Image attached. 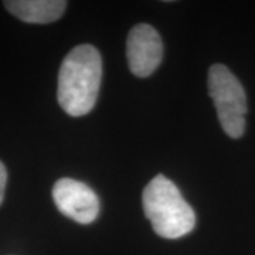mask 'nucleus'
<instances>
[{"mask_svg":"<svg viewBox=\"0 0 255 255\" xmlns=\"http://www.w3.org/2000/svg\"><path fill=\"white\" fill-rule=\"evenodd\" d=\"M53 200L64 216L80 224H90L100 213V200L91 187L68 177L55 183Z\"/></svg>","mask_w":255,"mask_h":255,"instance_id":"20e7f679","label":"nucleus"},{"mask_svg":"<svg viewBox=\"0 0 255 255\" xmlns=\"http://www.w3.org/2000/svg\"><path fill=\"white\" fill-rule=\"evenodd\" d=\"M102 80L100 51L91 44L74 47L58 73L57 98L70 117H84L95 107Z\"/></svg>","mask_w":255,"mask_h":255,"instance_id":"f257e3e1","label":"nucleus"},{"mask_svg":"<svg viewBox=\"0 0 255 255\" xmlns=\"http://www.w3.org/2000/svg\"><path fill=\"white\" fill-rule=\"evenodd\" d=\"M143 211L157 236L169 240L189 234L196 226V214L172 180L157 174L143 190Z\"/></svg>","mask_w":255,"mask_h":255,"instance_id":"f03ea898","label":"nucleus"},{"mask_svg":"<svg viewBox=\"0 0 255 255\" xmlns=\"http://www.w3.org/2000/svg\"><path fill=\"white\" fill-rule=\"evenodd\" d=\"M4 6L21 21L47 24L63 16L67 3L63 0H10L4 1Z\"/></svg>","mask_w":255,"mask_h":255,"instance_id":"423d86ee","label":"nucleus"},{"mask_svg":"<svg viewBox=\"0 0 255 255\" xmlns=\"http://www.w3.org/2000/svg\"><path fill=\"white\" fill-rule=\"evenodd\" d=\"M207 84L224 132L234 139L241 137L246 130L247 115V97L241 82L226 65L213 64Z\"/></svg>","mask_w":255,"mask_h":255,"instance_id":"7ed1b4c3","label":"nucleus"},{"mask_svg":"<svg viewBox=\"0 0 255 255\" xmlns=\"http://www.w3.org/2000/svg\"><path fill=\"white\" fill-rule=\"evenodd\" d=\"M163 57V43L159 33L149 24H137L129 31L127 58L129 68L136 77L153 74Z\"/></svg>","mask_w":255,"mask_h":255,"instance_id":"39448f33","label":"nucleus"},{"mask_svg":"<svg viewBox=\"0 0 255 255\" xmlns=\"http://www.w3.org/2000/svg\"><path fill=\"white\" fill-rule=\"evenodd\" d=\"M6 184H7V170H6L4 164L0 162V204L4 199Z\"/></svg>","mask_w":255,"mask_h":255,"instance_id":"0eeeda50","label":"nucleus"}]
</instances>
